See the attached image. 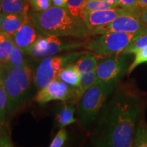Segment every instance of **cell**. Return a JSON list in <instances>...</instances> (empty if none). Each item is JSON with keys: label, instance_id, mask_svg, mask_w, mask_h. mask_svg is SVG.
Segmentation results:
<instances>
[{"label": "cell", "instance_id": "e575fe53", "mask_svg": "<svg viewBox=\"0 0 147 147\" xmlns=\"http://www.w3.org/2000/svg\"><path fill=\"white\" fill-rule=\"evenodd\" d=\"M3 66L1 65V64H0V74H1V73H2L3 71Z\"/></svg>", "mask_w": 147, "mask_h": 147}, {"label": "cell", "instance_id": "2e32d148", "mask_svg": "<svg viewBox=\"0 0 147 147\" xmlns=\"http://www.w3.org/2000/svg\"><path fill=\"white\" fill-rule=\"evenodd\" d=\"M97 57L91 52L84 53L77 59L76 65L80 76L84 74L95 71L97 65Z\"/></svg>", "mask_w": 147, "mask_h": 147}, {"label": "cell", "instance_id": "836d02e7", "mask_svg": "<svg viewBox=\"0 0 147 147\" xmlns=\"http://www.w3.org/2000/svg\"><path fill=\"white\" fill-rule=\"evenodd\" d=\"M2 16H3V12H0V25H1V19H2Z\"/></svg>", "mask_w": 147, "mask_h": 147}, {"label": "cell", "instance_id": "f546056e", "mask_svg": "<svg viewBox=\"0 0 147 147\" xmlns=\"http://www.w3.org/2000/svg\"><path fill=\"white\" fill-rule=\"evenodd\" d=\"M53 3L54 5L59 7H63V8H66L67 6V0H52Z\"/></svg>", "mask_w": 147, "mask_h": 147}, {"label": "cell", "instance_id": "ac0fdd59", "mask_svg": "<svg viewBox=\"0 0 147 147\" xmlns=\"http://www.w3.org/2000/svg\"><path fill=\"white\" fill-rule=\"evenodd\" d=\"M13 45L12 37L0 31V64L1 65L4 66L8 63Z\"/></svg>", "mask_w": 147, "mask_h": 147}, {"label": "cell", "instance_id": "52a82bcc", "mask_svg": "<svg viewBox=\"0 0 147 147\" xmlns=\"http://www.w3.org/2000/svg\"><path fill=\"white\" fill-rule=\"evenodd\" d=\"M127 55L118 53L99 61L95 69L99 82L115 84L129 69Z\"/></svg>", "mask_w": 147, "mask_h": 147}, {"label": "cell", "instance_id": "3957f363", "mask_svg": "<svg viewBox=\"0 0 147 147\" xmlns=\"http://www.w3.org/2000/svg\"><path fill=\"white\" fill-rule=\"evenodd\" d=\"M2 78L8 98L7 114L15 113L26 102L32 84V69L28 63L21 67L4 65Z\"/></svg>", "mask_w": 147, "mask_h": 147}, {"label": "cell", "instance_id": "4dcf8cb0", "mask_svg": "<svg viewBox=\"0 0 147 147\" xmlns=\"http://www.w3.org/2000/svg\"><path fill=\"white\" fill-rule=\"evenodd\" d=\"M140 17L144 23L147 24V8L142 9L140 14Z\"/></svg>", "mask_w": 147, "mask_h": 147}, {"label": "cell", "instance_id": "d6986e66", "mask_svg": "<svg viewBox=\"0 0 147 147\" xmlns=\"http://www.w3.org/2000/svg\"><path fill=\"white\" fill-rule=\"evenodd\" d=\"M95 71H91V72L84 74L80 76V82L79 86L76 87V100L77 102L80 100L82 95L87 91L89 88L94 85L97 82H98Z\"/></svg>", "mask_w": 147, "mask_h": 147}, {"label": "cell", "instance_id": "4fadbf2b", "mask_svg": "<svg viewBox=\"0 0 147 147\" xmlns=\"http://www.w3.org/2000/svg\"><path fill=\"white\" fill-rule=\"evenodd\" d=\"M29 16L28 12L22 13H3L0 31L8 36H12L23 25Z\"/></svg>", "mask_w": 147, "mask_h": 147}, {"label": "cell", "instance_id": "5b68a950", "mask_svg": "<svg viewBox=\"0 0 147 147\" xmlns=\"http://www.w3.org/2000/svg\"><path fill=\"white\" fill-rule=\"evenodd\" d=\"M147 32V30L134 34L123 32H110L89 40L84 44V47L97 57H106L121 53L125 50L138 37Z\"/></svg>", "mask_w": 147, "mask_h": 147}, {"label": "cell", "instance_id": "8fae6325", "mask_svg": "<svg viewBox=\"0 0 147 147\" xmlns=\"http://www.w3.org/2000/svg\"><path fill=\"white\" fill-rule=\"evenodd\" d=\"M127 12L128 11L125 9L119 7V8L108 9V10L84 12L82 14L81 18L87 25L91 36V33L95 29L108 24L118 16Z\"/></svg>", "mask_w": 147, "mask_h": 147}, {"label": "cell", "instance_id": "7c38bea8", "mask_svg": "<svg viewBox=\"0 0 147 147\" xmlns=\"http://www.w3.org/2000/svg\"><path fill=\"white\" fill-rule=\"evenodd\" d=\"M41 34L35 27L31 15L12 36L14 44L24 53H27Z\"/></svg>", "mask_w": 147, "mask_h": 147}, {"label": "cell", "instance_id": "1f68e13d", "mask_svg": "<svg viewBox=\"0 0 147 147\" xmlns=\"http://www.w3.org/2000/svg\"><path fill=\"white\" fill-rule=\"evenodd\" d=\"M102 1H106V2H108L110 3V4L115 5V7H119V0H102Z\"/></svg>", "mask_w": 147, "mask_h": 147}, {"label": "cell", "instance_id": "44dd1931", "mask_svg": "<svg viewBox=\"0 0 147 147\" xmlns=\"http://www.w3.org/2000/svg\"><path fill=\"white\" fill-rule=\"evenodd\" d=\"M7 105L8 98L5 89L3 84L2 73L0 74V129H2L5 123L7 115Z\"/></svg>", "mask_w": 147, "mask_h": 147}, {"label": "cell", "instance_id": "4316f807", "mask_svg": "<svg viewBox=\"0 0 147 147\" xmlns=\"http://www.w3.org/2000/svg\"><path fill=\"white\" fill-rule=\"evenodd\" d=\"M119 7L133 13L140 14L142 8L140 6L138 0H119Z\"/></svg>", "mask_w": 147, "mask_h": 147}, {"label": "cell", "instance_id": "f1b7e54d", "mask_svg": "<svg viewBox=\"0 0 147 147\" xmlns=\"http://www.w3.org/2000/svg\"><path fill=\"white\" fill-rule=\"evenodd\" d=\"M67 138V134L65 129L61 128L57 132L54 138L53 139L52 142H51L49 146L50 147H61L63 146L65 141Z\"/></svg>", "mask_w": 147, "mask_h": 147}, {"label": "cell", "instance_id": "ffe728a7", "mask_svg": "<svg viewBox=\"0 0 147 147\" xmlns=\"http://www.w3.org/2000/svg\"><path fill=\"white\" fill-rule=\"evenodd\" d=\"M133 146L147 147V124L143 120L140 121L134 133Z\"/></svg>", "mask_w": 147, "mask_h": 147}, {"label": "cell", "instance_id": "5bb4252c", "mask_svg": "<svg viewBox=\"0 0 147 147\" xmlns=\"http://www.w3.org/2000/svg\"><path fill=\"white\" fill-rule=\"evenodd\" d=\"M57 78L74 87H78L80 82V74L75 63H69L62 68Z\"/></svg>", "mask_w": 147, "mask_h": 147}, {"label": "cell", "instance_id": "6da1fadb", "mask_svg": "<svg viewBox=\"0 0 147 147\" xmlns=\"http://www.w3.org/2000/svg\"><path fill=\"white\" fill-rule=\"evenodd\" d=\"M140 107L132 93L117 91L101 114L91 140L96 146H133Z\"/></svg>", "mask_w": 147, "mask_h": 147}, {"label": "cell", "instance_id": "83f0119b", "mask_svg": "<svg viewBox=\"0 0 147 147\" xmlns=\"http://www.w3.org/2000/svg\"><path fill=\"white\" fill-rule=\"evenodd\" d=\"M35 12H43L52 6V0H29Z\"/></svg>", "mask_w": 147, "mask_h": 147}, {"label": "cell", "instance_id": "ba28073f", "mask_svg": "<svg viewBox=\"0 0 147 147\" xmlns=\"http://www.w3.org/2000/svg\"><path fill=\"white\" fill-rule=\"evenodd\" d=\"M147 30V24L141 20L140 15L127 12L115 18L113 21L91 33V36L102 35L110 32H123L134 34Z\"/></svg>", "mask_w": 147, "mask_h": 147}, {"label": "cell", "instance_id": "d590c367", "mask_svg": "<svg viewBox=\"0 0 147 147\" xmlns=\"http://www.w3.org/2000/svg\"><path fill=\"white\" fill-rule=\"evenodd\" d=\"M0 12H2V11H1V6H0Z\"/></svg>", "mask_w": 147, "mask_h": 147}, {"label": "cell", "instance_id": "9a60e30c", "mask_svg": "<svg viewBox=\"0 0 147 147\" xmlns=\"http://www.w3.org/2000/svg\"><path fill=\"white\" fill-rule=\"evenodd\" d=\"M74 104L71 102L69 104L64 103L63 106H62L56 115V121L59 127L63 128L76 122V120L74 116Z\"/></svg>", "mask_w": 147, "mask_h": 147}, {"label": "cell", "instance_id": "603a6c76", "mask_svg": "<svg viewBox=\"0 0 147 147\" xmlns=\"http://www.w3.org/2000/svg\"><path fill=\"white\" fill-rule=\"evenodd\" d=\"M115 5L102 1V0H87L84 5L82 13L91 11L108 10V9L116 8ZM119 8V7H118Z\"/></svg>", "mask_w": 147, "mask_h": 147}, {"label": "cell", "instance_id": "7a4b0ae2", "mask_svg": "<svg viewBox=\"0 0 147 147\" xmlns=\"http://www.w3.org/2000/svg\"><path fill=\"white\" fill-rule=\"evenodd\" d=\"M31 17L36 29L42 36L79 39H86L91 36L83 20L73 16L66 8L53 5L43 12H33Z\"/></svg>", "mask_w": 147, "mask_h": 147}, {"label": "cell", "instance_id": "277c9868", "mask_svg": "<svg viewBox=\"0 0 147 147\" xmlns=\"http://www.w3.org/2000/svg\"><path fill=\"white\" fill-rule=\"evenodd\" d=\"M115 84L98 82L89 88L78 101V115L84 129L94 122Z\"/></svg>", "mask_w": 147, "mask_h": 147}, {"label": "cell", "instance_id": "d4e9b609", "mask_svg": "<svg viewBox=\"0 0 147 147\" xmlns=\"http://www.w3.org/2000/svg\"><path fill=\"white\" fill-rule=\"evenodd\" d=\"M87 1V0H67L66 8L73 16L81 18L84 5Z\"/></svg>", "mask_w": 147, "mask_h": 147}, {"label": "cell", "instance_id": "8992f818", "mask_svg": "<svg viewBox=\"0 0 147 147\" xmlns=\"http://www.w3.org/2000/svg\"><path fill=\"white\" fill-rule=\"evenodd\" d=\"M83 53V52H71L59 56L52 55L44 58L40 61L35 73L34 81L36 87L39 90L47 87L57 77L62 68L74 62Z\"/></svg>", "mask_w": 147, "mask_h": 147}, {"label": "cell", "instance_id": "d6a6232c", "mask_svg": "<svg viewBox=\"0 0 147 147\" xmlns=\"http://www.w3.org/2000/svg\"><path fill=\"white\" fill-rule=\"evenodd\" d=\"M138 3L142 9L147 8V0H138Z\"/></svg>", "mask_w": 147, "mask_h": 147}, {"label": "cell", "instance_id": "7402d4cb", "mask_svg": "<svg viewBox=\"0 0 147 147\" xmlns=\"http://www.w3.org/2000/svg\"><path fill=\"white\" fill-rule=\"evenodd\" d=\"M23 52L16 46L14 42L13 47L11 51L9 60L7 65L11 67H21L27 63L23 59Z\"/></svg>", "mask_w": 147, "mask_h": 147}, {"label": "cell", "instance_id": "8d00e7d4", "mask_svg": "<svg viewBox=\"0 0 147 147\" xmlns=\"http://www.w3.org/2000/svg\"></svg>", "mask_w": 147, "mask_h": 147}, {"label": "cell", "instance_id": "9c48e42d", "mask_svg": "<svg viewBox=\"0 0 147 147\" xmlns=\"http://www.w3.org/2000/svg\"><path fill=\"white\" fill-rule=\"evenodd\" d=\"M82 47H84V44L78 42L65 43L62 42L59 37L41 35L27 54L34 57H45L63 51L74 50Z\"/></svg>", "mask_w": 147, "mask_h": 147}, {"label": "cell", "instance_id": "484cf974", "mask_svg": "<svg viewBox=\"0 0 147 147\" xmlns=\"http://www.w3.org/2000/svg\"><path fill=\"white\" fill-rule=\"evenodd\" d=\"M144 47H147V32L144 33L134 40L122 53L126 55L133 54L137 49Z\"/></svg>", "mask_w": 147, "mask_h": 147}, {"label": "cell", "instance_id": "30bf717a", "mask_svg": "<svg viewBox=\"0 0 147 147\" xmlns=\"http://www.w3.org/2000/svg\"><path fill=\"white\" fill-rule=\"evenodd\" d=\"M36 102L40 105L53 100H61L75 104L76 100V87H71L56 78L47 87L40 89L36 94Z\"/></svg>", "mask_w": 147, "mask_h": 147}, {"label": "cell", "instance_id": "cb8c5ba5", "mask_svg": "<svg viewBox=\"0 0 147 147\" xmlns=\"http://www.w3.org/2000/svg\"><path fill=\"white\" fill-rule=\"evenodd\" d=\"M134 54L135 55V57L134 61L129 67L127 74H131V71L140 64L147 63V47L140 48L134 53Z\"/></svg>", "mask_w": 147, "mask_h": 147}, {"label": "cell", "instance_id": "e0dca14e", "mask_svg": "<svg viewBox=\"0 0 147 147\" xmlns=\"http://www.w3.org/2000/svg\"><path fill=\"white\" fill-rule=\"evenodd\" d=\"M29 0H0L1 11L4 14L28 12Z\"/></svg>", "mask_w": 147, "mask_h": 147}]
</instances>
